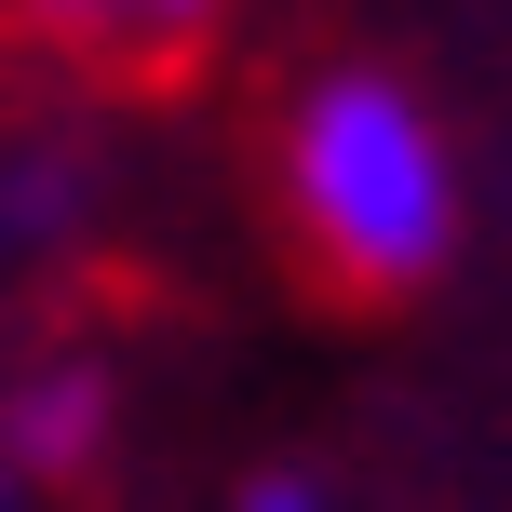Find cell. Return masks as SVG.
<instances>
[{
	"label": "cell",
	"instance_id": "cell-1",
	"mask_svg": "<svg viewBox=\"0 0 512 512\" xmlns=\"http://www.w3.org/2000/svg\"><path fill=\"white\" fill-rule=\"evenodd\" d=\"M270 189L337 297H418L459 256V135L405 68L351 54V68L297 81V108L270 135Z\"/></svg>",
	"mask_w": 512,
	"mask_h": 512
},
{
	"label": "cell",
	"instance_id": "cell-3",
	"mask_svg": "<svg viewBox=\"0 0 512 512\" xmlns=\"http://www.w3.org/2000/svg\"><path fill=\"white\" fill-rule=\"evenodd\" d=\"M0 459L27 472V486H81V472L108 459V378L95 364H27L14 391H0Z\"/></svg>",
	"mask_w": 512,
	"mask_h": 512
},
{
	"label": "cell",
	"instance_id": "cell-4",
	"mask_svg": "<svg viewBox=\"0 0 512 512\" xmlns=\"http://www.w3.org/2000/svg\"><path fill=\"white\" fill-rule=\"evenodd\" d=\"M230 512H324V486H310V472H256Z\"/></svg>",
	"mask_w": 512,
	"mask_h": 512
},
{
	"label": "cell",
	"instance_id": "cell-5",
	"mask_svg": "<svg viewBox=\"0 0 512 512\" xmlns=\"http://www.w3.org/2000/svg\"><path fill=\"white\" fill-rule=\"evenodd\" d=\"M27 499H41V486H27V472H14V459H0V512H27Z\"/></svg>",
	"mask_w": 512,
	"mask_h": 512
},
{
	"label": "cell",
	"instance_id": "cell-2",
	"mask_svg": "<svg viewBox=\"0 0 512 512\" xmlns=\"http://www.w3.org/2000/svg\"><path fill=\"white\" fill-rule=\"evenodd\" d=\"M0 14L81 81H176L230 27V0H0Z\"/></svg>",
	"mask_w": 512,
	"mask_h": 512
}]
</instances>
